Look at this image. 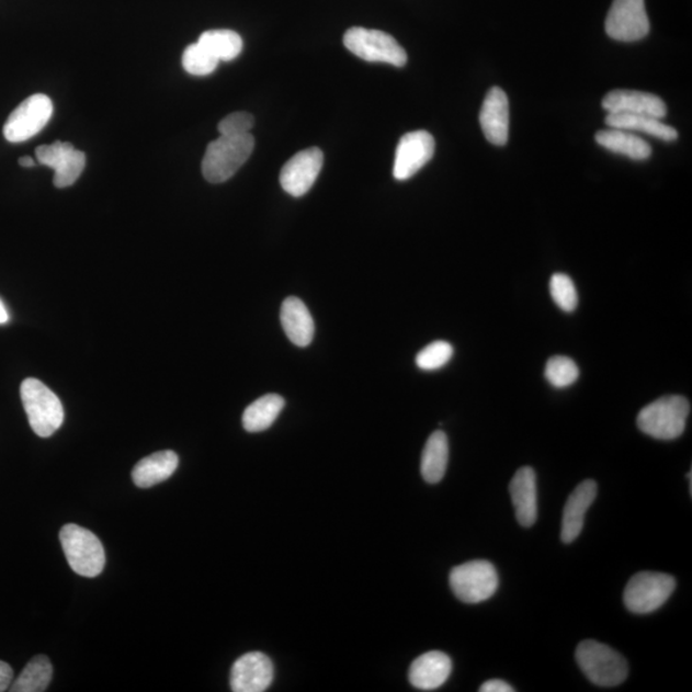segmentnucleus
Segmentation results:
<instances>
[{"label":"nucleus","instance_id":"nucleus-24","mask_svg":"<svg viewBox=\"0 0 692 692\" xmlns=\"http://www.w3.org/2000/svg\"><path fill=\"white\" fill-rule=\"evenodd\" d=\"M449 462V441L445 432L435 431L426 443L421 474L426 483L438 484L443 480Z\"/></svg>","mask_w":692,"mask_h":692},{"label":"nucleus","instance_id":"nucleus-7","mask_svg":"<svg viewBox=\"0 0 692 692\" xmlns=\"http://www.w3.org/2000/svg\"><path fill=\"white\" fill-rule=\"evenodd\" d=\"M344 45L349 52L367 63H383L395 67L407 64L408 57L401 45L394 37L379 30L364 27L349 29L344 35Z\"/></svg>","mask_w":692,"mask_h":692},{"label":"nucleus","instance_id":"nucleus-33","mask_svg":"<svg viewBox=\"0 0 692 692\" xmlns=\"http://www.w3.org/2000/svg\"><path fill=\"white\" fill-rule=\"evenodd\" d=\"M13 681V671L10 665L0 660V692L10 690Z\"/></svg>","mask_w":692,"mask_h":692},{"label":"nucleus","instance_id":"nucleus-16","mask_svg":"<svg viewBox=\"0 0 692 692\" xmlns=\"http://www.w3.org/2000/svg\"><path fill=\"white\" fill-rule=\"evenodd\" d=\"M608 113L646 114L658 120L667 116V105L658 95L636 90H613L603 99Z\"/></svg>","mask_w":692,"mask_h":692},{"label":"nucleus","instance_id":"nucleus-36","mask_svg":"<svg viewBox=\"0 0 692 692\" xmlns=\"http://www.w3.org/2000/svg\"><path fill=\"white\" fill-rule=\"evenodd\" d=\"M20 166L25 167V169H32V167L36 166L35 159L32 157H22L19 161Z\"/></svg>","mask_w":692,"mask_h":692},{"label":"nucleus","instance_id":"nucleus-35","mask_svg":"<svg viewBox=\"0 0 692 692\" xmlns=\"http://www.w3.org/2000/svg\"><path fill=\"white\" fill-rule=\"evenodd\" d=\"M10 315L2 300H0V325L9 322Z\"/></svg>","mask_w":692,"mask_h":692},{"label":"nucleus","instance_id":"nucleus-9","mask_svg":"<svg viewBox=\"0 0 692 692\" xmlns=\"http://www.w3.org/2000/svg\"><path fill=\"white\" fill-rule=\"evenodd\" d=\"M53 114L50 98L35 94L25 99L11 113L3 127L4 138L10 143H22L39 134L49 123Z\"/></svg>","mask_w":692,"mask_h":692},{"label":"nucleus","instance_id":"nucleus-13","mask_svg":"<svg viewBox=\"0 0 692 692\" xmlns=\"http://www.w3.org/2000/svg\"><path fill=\"white\" fill-rule=\"evenodd\" d=\"M435 154V139L424 131L408 133L400 139L395 154L394 178L406 181L428 165Z\"/></svg>","mask_w":692,"mask_h":692},{"label":"nucleus","instance_id":"nucleus-15","mask_svg":"<svg viewBox=\"0 0 692 692\" xmlns=\"http://www.w3.org/2000/svg\"><path fill=\"white\" fill-rule=\"evenodd\" d=\"M480 125L486 139L494 146H506L509 136V101L503 89L494 87L486 94Z\"/></svg>","mask_w":692,"mask_h":692},{"label":"nucleus","instance_id":"nucleus-20","mask_svg":"<svg viewBox=\"0 0 692 692\" xmlns=\"http://www.w3.org/2000/svg\"><path fill=\"white\" fill-rule=\"evenodd\" d=\"M281 325L294 345L308 347L315 337V321L306 304L291 296L281 307Z\"/></svg>","mask_w":692,"mask_h":692},{"label":"nucleus","instance_id":"nucleus-21","mask_svg":"<svg viewBox=\"0 0 692 692\" xmlns=\"http://www.w3.org/2000/svg\"><path fill=\"white\" fill-rule=\"evenodd\" d=\"M179 467V456L172 451L151 454L141 460L133 470V480L140 489L161 484L174 474Z\"/></svg>","mask_w":692,"mask_h":692},{"label":"nucleus","instance_id":"nucleus-18","mask_svg":"<svg viewBox=\"0 0 692 692\" xmlns=\"http://www.w3.org/2000/svg\"><path fill=\"white\" fill-rule=\"evenodd\" d=\"M509 494L515 509L517 521L523 527L534 526L537 520L536 474L531 467L517 470L509 485Z\"/></svg>","mask_w":692,"mask_h":692},{"label":"nucleus","instance_id":"nucleus-30","mask_svg":"<svg viewBox=\"0 0 692 692\" xmlns=\"http://www.w3.org/2000/svg\"><path fill=\"white\" fill-rule=\"evenodd\" d=\"M551 295L555 304L561 309L570 314L576 310L579 304V294H577L576 285L566 273H555L551 279Z\"/></svg>","mask_w":692,"mask_h":692},{"label":"nucleus","instance_id":"nucleus-2","mask_svg":"<svg viewBox=\"0 0 692 692\" xmlns=\"http://www.w3.org/2000/svg\"><path fill=\"white\" fill-rule=\"evenodd\" d=\"M690 409L687 398L667 395L642 409L637 416L638 429L658 440L679 439L687 429Z\"/></svg>","mask_w":692,"mask_h":692},{"label":"nucleus","instance_id":"nucleus-1","mask_svg":"<svg viewBox=\"0 0 692 692\" xmlns=\"http://www.w3.org/2000/svg\"><path fill=\"white\" fill-rule=\"evenodd\" d=\"M252 135L223 136L212 141L205 150L202 172L212 184L230 180L252 156L254 150Z\"/></svg>","mask_w":692,"mask_h":692},{"label":"nucleus","instance_id":"nucleus-14","mask_svg":"<svg viewBox=\"0 0 692 692\" xmlns=\"http://www.w3.org/2000/svg\"><path fill=\"white\" fill-rule=\"evenodd\" d=\"M273 681V665L265 654L248 653L235 661L230 684L235 692H263Z\"/></svg>","mask_w":692,"mask_h":692},{"label":"nucleus","instance_id":"nucleus-8","mask_svg":"<svg viewBox=\"0 0 692 692\" xmlns=\"http://www.w3.org/2000/svg\"><path fill=\"white\" fill-rule=\"evenodd\" d=\"M676 589L671 575L640 572L633 577L625 589V605L635 614H649L659 610Z\"/></svg>","mask_w":692,"mask_h":692},{"label":"nucleus","instance_id":"nucleus-11","mask_svg":"<svg viewBox=\"0 0 692 692\" xmlns=\"http://www.w3.org/2000/svg\"><path fill=\"white\" fill-rule=\"evenodd\" d=\"M37 163L55 170V186L65 189L72 186L81 177L87 166V156L75 149L72 144L56 141L49 146H41L35 151Z\"/></svg>","mask_w":692,"mask_h":692},{"label":"nucleus","instance_id":"nucleus-19","mask_svg":"<svg viewBox=\"0 0 692 692\" xmlns=\"http://www.w3.org/2000/svg\"><path fill=\"white\" fill-rule=\"evenodd\" d=\"M452 659L441 651H429L418 657L409 668V681L416 689L436 690L452 674Z\"/></svg>","mask_w":692,"mask_h":692},{"label":"nucleus","instance_id":"nucleus-32","mask_svg":"<svg viewBox=\"0 0 692 692\" xmlns=\"http://www.w3.org/2000/svg\"><path fill=\"white\" fill-rule=\"evenodd\" d=\"M254 126V117L247 112L228 114L218 124V132L223 136H241L250 134Z\"/></svg>","mask_w":692,"mask_h":692},{"label":"nucleus","instance_id":"nucleus-25","mask_svg":"<svg viewBox=\"0 0 692 692\" xmlns=\"http://www.w3.org/2000/svg\"><path fill=\"white\" fill-rule=\"evenodd\" d=\"M285 407L283 397L276 394L264 395L250 405L242 415V426L248 432H262L271 428Z\"/></svg>","mask_w":692,"mask_h":692},{"label":"nucleus","instance_id":"nucleus-26","mask_svg":"<svg viewBox=\"0 0 692 692\" xmlns=\"http://www.w3.org/2000/svg\"><path fill=\"white\" fill-rule=\"evenodd\" d=\"M207 49L213 57H216L219 63H230V60L239 57L245 47L241 36L232 30H209L201 35L197 41Z\"/></svg>","mask_w":692,"mask_h":692},{"label":"nucleus","instance_id":"nucleus-10","mask_svg":"<svg viewBox=\"0 0 692 692\" xmlns=\"http://www.w3.org/2000/svg\"><path fill=\"white\" fill-rule=\"evenodd\" d=\"M605 32L617 42L644 39L650 32L645 0H614L605 20Z\"/></svg>","mask_w":692,"mask_h":692},{"label":"nucleus","instance_id":"nucleus-27","mask_svg":"<svg viewBox=\"0 0 692 692\" xmlns=\"http://www.w3.org/2000/svg\"><path fill=\"white\" fill-rule=\"evenodd\" d=\"M53 667L45 656L34 657L13 682L12 692H43L52 681Z\"/></svg>","mask_w":692,"mask_h":692},{"label":"nucleus","instance_id":"nucleus-34","mask_svg":"<svg viewBox=\"0 0 692 692\" xmlns=\"http://www.w3.org/2000/svg\"><path fill=\"white\" fill-rule=\"evenodd\" d=\"M480 691L481 692H512V691H515V689L512 688L511 684L507 683L506 681L490 680L483 684V687L480 688Z\"/></svg>","mask_w":692,"mask_h":692},{"label":"nucleus","instance_id":"nucleus-5","mask_svg":"<svg viewBox=\"0 0 692 692\" xmlns=\"http://www.w3.org/2000/svg\"><path fill=\"white\" fill-rule=\"evenodd\" d=\"M65 557L75 574L83 577H97L103 572L105 566L104 547L93 532L66 524L59 532Z\"/></svg>","mask_w":692,"mask_h":692},{"label":"nucleus","instance_id":"nucleus-6","mask_svg":"<svg viewBox=\"0 0 692 692\" xmlns=\"http://www.w3.org/2000/svg\"><path fill=\"white\" fill-rule=\"evenodd\" d=\"M449 583L454 595L463 603L478 604L496 594L499 576L488 560L467 561L452 569Z\"/></svg>","mask_w":692,"mask_h":692},{"label":"nucleus","instance_id":"nucleus-31","mask_svg":"<svg viewBox=\"0 0 692 692\" xmlns=\"http://www.w3.org/2000/svg\"><path fill=\"white\" fill-rule=\"evenodd\" d=\"M454 349L452 344L446 341L431 342L428 347L422 349L416 356V364L418 368L423 371H435L444 367L449 361L452 360Z\"/></svg>","mask_w":692,"mask_h":692},{"label":"nucleus","instance_id":"nucleus-22","mask_svg":"<svg viewBox=\"0 0 692 692\" xmlns=\"http://www.w3.org/2000/svg\"><path fill=\"white\" fill-rule=\"evenodd\" d=\"M605 124L608 127L621 128V131L631 133H643L663 141H674L679 138L676 128L661 123L656 117L646 116V114L608 113Z\"/></svg>","mask_w":692,"mask_h":692},{"label":"nucleus","instance_id":"nucleus-17","mask_svg":"<svg viewBox=\"0 0 692 692\" xmlns=\"http://www.w3.org/2000/svg\"><path fill=\"white\" fill-rule=\"evenodd\" d=\"M598 496V485L595 481L587 480L581 483L567 500L561 520V542L574 543L580 536L583 529L585 515L588 509L594 503Z\"/></svg>","mask_w":692,"mask_h":692},{"label":"nucleus","instance_id":"nucleus-28","mask_svg":"<svg viewBox=\"0 0 692 692\" xmlns=\"http://www.w3.org/2000/svg\"><path fill=\"white\" fill-rule=\"evenodd\" d=\"M580 370L568 356L555 355L546 363L545 377L557 389H565L579 379Z\"/></svg>","mask_w":692,"mask_h":692},{"label":"nucleus","instance_id":"nucleus-3","mask_svg":"<svg viewBox=\"0 0 692 692\" xmlns=\"http://www.w3.org/2000/svg\"><path fill=\"white\" fill-rule=\"evenodd\" d=\"M576 660L585 676L598 687L614 688L627 680V660L602 643L582 642L577 646Z\"/></svg>","mask_w":692,"mask_h":692},{"label":"nucleus","instance_id":"nucleus-29","mask_svg":"<svg viewBox=\"0 0 692 692\" xmlns=\"http://www.w3.org/2000/svg\"><path fill=\"white\" fill-rule=\"evenodd\" d=\"M219 60L200 43L189 45L182 56L184 70L194 76H207L216 71Z\"/></svg>","mask_w":692,"mask_h":692},{"label":"nucleus","instance_id":"nucleus-4","mask_svg":"<svg viewBox=\"0 0 692 692\" xmlns=\"http://www.w3.org/2000/svg\"><path fill=\"white\" fill-rule=\"evenodd\" d=\"M21 399L29 423L37 436L49 438L65 420L63 402L39 379L26 378L21 385Z\"/></svg>","mask_w":692,"mask_h":692},{"label":"nucleus","instance_id":"nucleus-23","mask_svg":"<svg viewBox=\"0 0 692 692\" xmlns=\"http://www.w3.org/2000/svg\"><path fill=\"white\" fill-rule=\"evenodd\" d=\"M599 146L615 155L626 156L634 161H646L651 156V147L640 136L634 133L621 131V128H606L595 136Z\"/></svg>","mask_w":692,"mask_h":692},{"label":"nucleus","instance_id":"nucleus-12","mask_svg":"<svg viewBox=\"0 0 692 692\" xmlns=\"http://www.w3.org/2000/svg\"><path fill=\"white\" fill-rule=\"evenodd\" d=\"M322 166L324 154L321 149H304L285 163L280 173V184L292 196L306 195L315 185Z\"/></svg>","mask_w":692,"mask_h":692}]
</instances>
